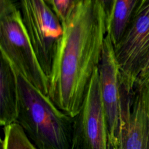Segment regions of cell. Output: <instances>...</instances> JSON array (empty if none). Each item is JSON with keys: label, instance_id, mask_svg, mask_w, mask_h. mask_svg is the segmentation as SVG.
<instances>
[{"label": "cell", "instance_id": "cell-14", "mask_svg": "<svg viewBox=\"0 0 149 149\" xmlns=\"http://www.w3.org/2000/svg\"><path fill=\"white\" fill-rule=\"evenodd\" d=\"M100 2H101L105 6V9H106V10L107 11L110 4H111V2L112 1V0H98Z\"/></svg>", "mask_w": 149, "mask_h": 149}, {"label": "cell", "instance_id": "cell-12", "mask_svg": "<svg viewBox=\"0 0 149 149\" xmlns=\"http://www.w3.org/2000/svg\"><path fill=\"white\" fill-rule=\"evenodd\" d=\"M47 3L62 22L66 17L73 0H45Z\"/></svg>", "mask_w": 149, "mask_h": 149}, {"label": "cell", "instance_id": "cell-16", "mask_svg": "<svg viewBox=\"0 0 149 149\" xmlns=\"http://www.w3.org/2000/svg\"><path fill=\"white\" fill-rule=\"evenodd\" d=\"M146 1H147V0H142V1H141V3H140V5H141V3H143L145 2Z\"/></svg>", "mask_w": 149, "mask_h": 149}, {"label": "cell", "instance_id": "cell-4", "mask_svg": "<svg viewBox=\"0 0 149 149\" xmlns=\"http://www.w3.org/2000/svg\"><path fill=\"white\" fill-rule=\"evenodd\" d=\"M113 47L122 86L131 93L149 56V0L140 5Z\"/></svg>", "mask_w": 149, "mask_h": 149}, {"label": "cell", "instance_id": "cell-6", "mask_svg": "<svg viewBox=\"0 0 149 149\" xmlns=\"http://www.w3.org/2000/svg\"><path fill=\"white\" fill-rule=\"evenodd\" d=\"M108 143L98 68L88 85L81 108L73 118L70 149H108Z\"/></svg>", "mask_w": 149, "mask_h": 149}, {"label": "cell", "instance_id": "cell-15", "mask_svg": "<svg viewBox=\"0 0 149 149\" xmlns=\"http://www.w3.org/2000/svg\"><path fill=\"white\" fill-rule=\"evenodd\" d=\"M108 149H118L117 144L112 143L111 142L108 141Z\"/></svg>", "mask_w": 149, "mask_h": 149}, {"label": "cell", "instance_id": "cell-5", "mask_svg": "<svg viewBox=\"0 0 149 149\" xmlns=\"http://www.w3.org/2000/svg\"><path fill=\"white\" fill-rule=\"evenodd\" d=\"M19 6L37 59L48 77L63 33L62 22L45 0H20Z\"/></svg>", "mask_w": 149, "mask_h": 149}, {"label": "cell", "instance_id": "cell-7", "mask_svg": "<svg viewBox=\"0 0 149 149\" xmlns=\"http://www.w3.org/2000/svg\"><path fill=\"white\" fill-rule=\"evenodd\" d=\"M118 149H149V81L137 80L133 90L122 89Z\"/></svg>", "mask_w": 149, "mask_h": 149}, {"label": "cell", "instance_id": "cell-13", "mask_svg": "<svg viewBox=\"0 0 149 149\" xmlns=\"http://www.w3.org/2000/svg\"><path fill=\"white\" fill-rule=\"evenodd\" d=\"M138 80L149 81V56L140 72Z\"/></svg>", "mask_w": 149, "mask_h": 149}, {"label": "cell", "instance_id": "cell-9", "mask_svg": "<svg viewBox=\"0 0 149 149\" xmlns=\"http://www.w3.org/2000/svg\"><path fill=\"white\" fill-rule=\"evenodd\" d=\"M19 88L15 68L1 55L0 124L6 127L16 123L18 114Z\"/></svg>", "mask_w": 149, "mask_h": 149}, {"label": "cell", "instance_id": "cell-1", "mask_svg": "<svg viewBox=\"0 0 149 149\" xmlns=\"http://www.w3.org/2000/svg\"><path fill=\"white\" fill-rule=\"evenodd\" d=\"M62 24L63 33L48 77V95L73 118L101 61L107 35V10L98 0H73Z\"/></svg>", "mask_w": 149, "mask_h": 149}, {"label": "cell", "instance_id": "cell-10", "mask_svg": "<svg viewBox=\"0 0 149 149\" xmlns=\"http://www.w3.org/2000/svg\"><path fill=\"white\" fill-rule=\"evenodd\" d=\"M141 1L112 0L107 11V29L113 47L120 40Z\"/></svg>", "mask_w": 149, "mask_h": 149}, {"label": "cell", "instance_id": "cell-11", "mask_svg": "<svg viewBox=\"0 0 149 149\" xmlns=\"http://www.w3.org/2000/svg\"><path fill=\"white\" fill-rule=\"evenodd\" d=\"M3 132L1 149H37L17 123L4 127Z\"/></svg>", "mask_w": 149, "mask_h": 149}, {"label": "cell", "instance_id": "cell-3", "mask_svg": "<svg viewBox=\"0 0 149 149\" xmlns=\"http://www.w3.org/2000/svg\"><path fill=\"white\" fill-rule=\"evenodd\" d=\"M0 49L1 55L22 75L48 95V77L37 59L19 6L14 0H0Z\"/></svg>", "mask_w": 149, "mask_h": 149}, {"label": "cell", "instance_id": "cell-8", "mask_svg": "<svg viewBox=\"0 0 149 149\" xmlns=\"http://www.w3.org/2000/svg\"><path fill=\"white\" fill-rule=\"evenodd\" d=\"M98 73L108 141L117 144L122 86L114 47L108 34L104 41Z\"/></svg>", "mask_w": 149, "mask_h": 149}, {"label": "cell", "instance_id": "cell-2", "mask_svg": "<svg viewBox=\"0 0 149 149\" xmlns=\"http://www.w3.org/2000/svg\"><path fill=\"white\" fill-rule=\"evenodd\" d=\"M15 69L19 88L16 123L37 149H70L73 118Z\"/></svg>", "mask_w": 149, "mask_h": 149}]
</instances>
